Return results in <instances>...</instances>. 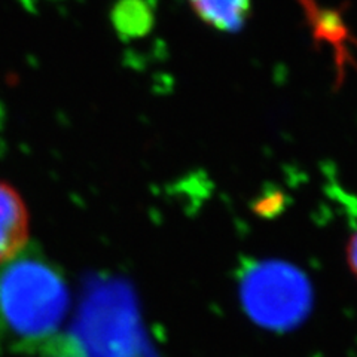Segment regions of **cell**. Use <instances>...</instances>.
<instances>
[{
  "mask_svg": "<svg viewBox=\"0 0 357 357\" xmlns=\"http://www.w3.org/2000/svg\"><path fill=\"white\" fill-rule=\"evenodd\" d=\"M70 307L61 275L40 261H18L0 275V312L8 326L24 337L57 329Z\"/></svg>",
  "mask_w": 357,
  "mask_h": 357,
  "instance_id": "obj_1",
  "label": "cell"
},
{
  "mask_svg": "<svg viewBox=\"0 0 357 357\" xmlns=\"http://www.w3.org/2000/svg\"><path fill=\"white\" fill-rule=\"evenodd\" d=\"M240 295L252 320L271 329L295 325L310 305L304 277L282 262H262L250 268L243 277Z\"/></svg>",
  "mask_w": 357,
  "mask_h": 357,
  "instance_id": "obj_2",
  "label": "cell"
},
{
  "mask_svg": "<svg viewBox=\"0 0 357 357\" xmlns=\"http://www.w3.org/2000/svg\"><path fill=\"white\" fill-rule=\"evenodd\" d=\"M30 237V215L14 186L0 181V264L15 259Z\"/></svg>",
  "mask_w": 357,
  "mask_h": 357,
  "instance_id": "obj_3",
  "label": "cell"
},
{
  "mask_svg": "<svg viewBox=\"0 0 357 357\" xmlns=\"http://www.w3.org/2000/svg\"><path fill=\"white\" fill-rule=\"evenodd\" d=\"M198 18L223 33H238L249 20L252 0H189Z\"/></svg>",
  "mask_w": 357,
  "mask_h": 357,
  "instance_id": "obj_4",
  "label": "cell"
},
{
  "mask_svg": "<svg viewBox=\"0 0 357 357\" xmlns=\"http://www.w3.org/2000/svg\"><path fill=\"white\" fill-rule=\"evenodd\" d=\"M112 24L121 39L146 36L155 24V15L146 0H118L110 14Z\"/></svg>",
  "mask_w": 357,
  "mask_h": 357,
  "instance_id": "obj_5",
  "label": "cell"
},
{
  "mask_svg": "<svg viewBox=\"0 0 357 357\" xmlns=\"http://www.w3.org/2000/svg\"><path fill=\"white\" fill-rule=\"evenodd\" d=\"M347 262L353 274L357 277V232L347 244Z\"/></svg>",
  "mask_w": 357,
  "mask_h": 357,
  "instance_id": "obj_6",
  "label": "cell"
}]
</instances>
